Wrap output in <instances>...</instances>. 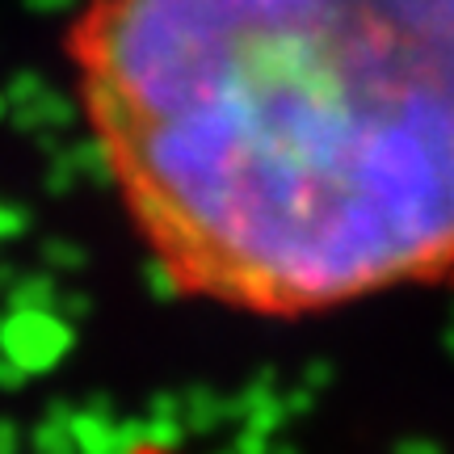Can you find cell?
Instances as JSON below:
<instances>
[{"label": "cell", "instance_id": "cell-1", "mask_svg": "<svg viewBox=\"0 0 454 454\" xmlns=\"http://www.w3.org/2000/svg\"><path fill=\"white\" fill-rule=\"evenodd\" d=\"M64 55L177 294L303 320L454 286V0H84Z\"/></svg>", "mask_w": 454, "mask_h": 454}]
</instances>
